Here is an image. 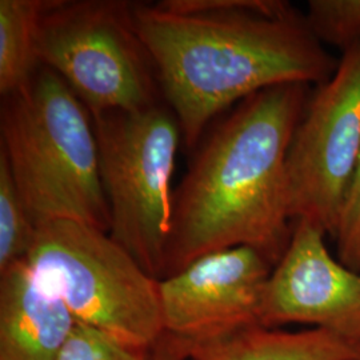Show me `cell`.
Here are the masks:
<instances>
[{"instance_id": "5bb4252c", "label": "cell", "mask_w": 360, "mask_h": 360, "mask_svg": "<svg viewBox=\"0 0 360 360\" xmlns=\"http://www.w3.org/2000/svg\"><path fill=\"white\" fill-rule=\"evenodd\" d=\"M304 15L323 44L343 52L360 40V0H309Z\"/></svg>"}, {"instance_id": "e0dca14e", "label": "cell", "mask_w": 360, "mask_h": 360, "mask_svg": "<svg viewBox=\"0 0 360 360\" xmlns=\"http://www.w3.org/2000/svg\"><path fill=\"white\" fill-rule=\"evenodd\" d=\"M190 355V343L163 334L150 351V360H188Z\"/></svg>"}, {"instance_id": "30bf717a", "label": "cell", "mask_w": 360, "mask_h": 360, "mask_svg": "<svg viewBox=\"0 0 360 360\" xmlns=\"http://www.w3.org/2000/svg\"><path fill=\"white\" fill-rule=\"evenodd\" d=\"M77 323L26 260L0 271V360H58Z\"/></svg>"}, {"instance_id": "ba28073f", "label": "cell", "mask_w": 360, "mask_h": 360, "mask_svg": "<svg viewBox=\"0 0 360 360\" xmlns=\"http://www.w3.org/2000/svg\"><path fill=\"white\" fill-rule=\"evenodd\" d=\"M326 236L309 220H295L290 245L266 283L259 324H309L360 351V271L335 259Z\"/></svg>"}, {"instance_id": "9a60e30c", "label": "cell", "mask_w": 360, "mask_h": 360, "mask_svg": "<svg viewBox=\"0 0 360 360\" xmlns=\"http://www.w3.org/2000/svg\"><path fill=\"white\" fill-rule=\"evenodd\" d=\"M58 360H150V351L132 347L103 331L77 323Z\"/></svg>"}, {"instance_id": "277c9868", "label": "cell", "mask_w": 360, "mask_h": 360, "mask_svg": "<svg viewBox=\"0 0 360 360\" xmlns=\"http://www.w3.org/2000/svg\"><path fill=\"white\" fill-rule=\"evenodd\" d=\"M26 262L77 323L147 351L165 334L160 281L108 232L75 220L41 223Z\"/></svg>"}, {"instance_id": "7a4b0ae2", "label": "cell", "mask_w": 360, "mask_h": 360, "mask_svg": "<svg viewBox=\"0 0 360 360\" xmlns=\"http://www.w3.org/2000/svg\"><path fill=\"white\" fill-rule=\"evenodd\" d=\"M309 96L299 83L259 91L207 135L174 193L163 279L233 247L279 263L294 231L287 156Z\"/></svg>"}, {"instance_id": "52a82bcc", "label": "cell", "mask_w": 360, "mask_h": 360, "mask_svg": "<svg viewBox=\"0 0 360 360\" xmlns=\"http://www.w3.org/2000/svg\"><path fill=\"white\" fill-rule=\"evenodd\" d=\"M360 154V40L343 51L334 75L311 95L287 156L292 220L335 238Z\"/></svg>"}, {"instance_id": "8992f818", "label": "cell", "mask_w": 360, "mask_h": 360, "mask_svg": "<svg viewBox=\"0 0 360 360\" xmlns=\"http://www.w3.org/2000/svg\"><path fill=\"white\" fill-rule=\"evenodd\" d=\"M132 6L126 0H52L40 20L39 63L65 80L91 116L162 103Z\"/></svg>"}, {"instance_id": "8fae6325", "label": "cell", "mask_w": 360, "mask_h": 360, "mask_svg": "<svg viewBox=\"0 0 360 360\" xmlns=\"http://www.w3.org/2000/svg\"><path fill=\"white\" fill-rule=\"evenodd\" d=\"M188 360H360V351L322 328L294 333L255 324L190 343Z\"/></svg>"}, {"instance_id": "3957f363", "label": "cell", "mask_w": 360, "mask_h": 360, "mask_svg": "<svg viewBox=\"0 0 360 360\" xmlns=\"http://www.w3.org/2000/svg\"><path fill=\"white\" fill-rule=\"evenodd\" d=\"M0 144L35 226L75 220L110 232L92 117L58 74L40 65L1 98Z\"/></svg>"}, {"instance_id": "6da1fadb", "label": "cell", "mask_w": 360, "mask_h": 360, "mask_svg": "<svg viewBox=\"0 0 360 360\" xmlns=\"http://www.w3.org/2000/svg\"><path fill=\"white\" fill-rule=\"evenodd\" d=\"M132 13L188 148L233 104L282 84L321 86L339 63L283 0L134 1Z\"/></svg>"}, {"instance_id": "4fadbf2b", "label": "cell", "mask_w": 360, "mask_h": 360, "mask_svg": "<svg viewBox=\"0 0 360 360\" xmlns=\"http://www.w3.org/2000/svg\"><path fill=\"white\" fill-rule=\"evenodd\" d=\"M37 226L15 184L6 155L0 151V271L26 260Z\"/></svg>"}, {"instance_id": "9c48e42d", "label": "cell", "mask_w": 360, "mask_h": 360, "mask_svg": "<svg viewBox=\"0 0 360 360\" xmlns=\"http://www.w3.org/2000/svg\"><path fill=\"white\" fill-rule=\"evenodd\" d=\"M272 269L250 247L198 257L159 282L165 334L195 343L259 324Z\"/></svg>"}, {"instance_id": "7c38bea8", "label": "cell", "mask_w": 360, "mask_h": 360, "mask_svg": "<svg viewBox=\"0 0 360 360\" xmlns=\"http://www.w3.org/2000/svg\"><path fill=\"white\" fill-rule=\"evenodd\" d=\"M52 0H0V94L25 89L40 68L38 32Z\"/></svg>"}, {"instance_id": "2e32d148", "label": "cell", "mask_w": 360, "mask_h": 360, "mask_svg": "<svg viewBox=\"0 0 360 360\" xmlns=\"http://www.w3.org/2000/svg\"><path fill=\"white\" fill-rule=\"evenodd\" d=\"M334 240L338 259L348 269L360 271V154Z\"/></svg>"}, {"instance_id": "5b68a950", "label": "cell", "mask_w": 360, "mask_h": 360, "mask_svg": "<svg viewBox=\"0 0 360 360\" xmlns=\"http://www.w3.org/2000/svg\"><path fill=\"white\" fill-rule=\"evenodd\" d=\"M91 117L110 208L108 233L162 281L174 214L172 175L183 142L179 123L162 103Z\"/></svg>"}]
</instances>
